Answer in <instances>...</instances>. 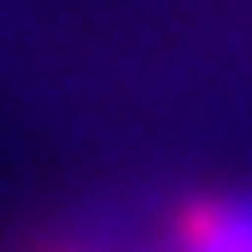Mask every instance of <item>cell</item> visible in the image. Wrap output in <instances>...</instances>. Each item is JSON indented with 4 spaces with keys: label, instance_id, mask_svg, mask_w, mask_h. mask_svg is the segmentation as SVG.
<instances>
[{
    "label": "cell",
    "instance_id": "6da1fadb",
    "mask_svg": "<svg viewBox=\"0 0 252 252\" xmlns=\"http://www.w3.org/2000/svg\"><path fill=\"white\" fill-rule=\"evenodd\" d=\"M174 252H252V198H198L174 216Z\"/></svg>",
    "mask_w": 252,
    "mask_h": 252
}]
</instances>
